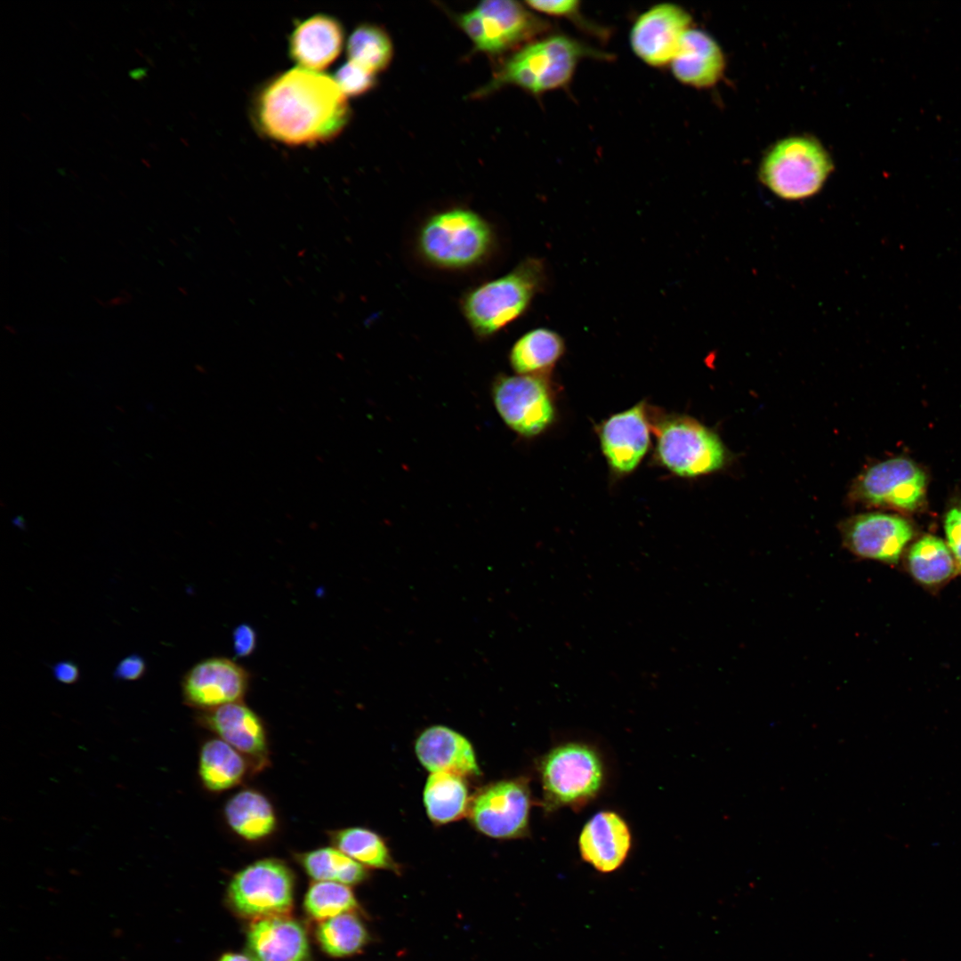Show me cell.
<instances>
[{
    "label": "cell",
    "instance_id": "6da1fadb",
    "mask_svg": "<svg viewBox=\"0 0 961 961\" xmlns=\"http://www.w3.org/2000/svg\"><path fill=\"white\" fill-rule=\"evenodd\" d=\"M351 116L347 96L334 77L296 67L258 91L253 118L265 137L290 146L315 145L339 135Z\"/></svg>",
    "mask_w": 961,
    "mask_h": 961
},
{
    "label": "cell",
    "instance_id": "7a4b0ae2",
    "mask_svg": "<svg viewBox=\"0 0 961 961\" xmlns=\"http://www.w3.org/2000/svg\"><path fill=\"white\" fill-rule=\"evenodd\" d=\"M608 60L611 55L563 34L537 38L519 48L497 69L478 94L504 85H515L532 94L562 88L585 59Z\"/></svg>",
    "mask_w": 961,
    "mask_h": 961
},
{
    "label": "cell",
    "instance_id": "3957f363",
    "mask_svg": "<svg viewBox=\"0 0 961 961\" xmlns=\"http://www.w3.org/2000/svg\"><path fill=\"white\" fill-rule=\"evenodd\" d=\"M545 278L542 262L527 258L508 273L464 293L460 306L472 332L480 338L489 337L520 318Z\"/></svg>",
    "mask_w": 961,
    "mask_h": 961
},
{
    "label": "cell",
    "instance_id": "277c9868",
    "mask_svg": "<svg viewBox=\"0 0 961 961\" xmlns=\"http://www.w3.org/2000/svg\"><path fill=\"white\" fill-rule=\"evenodd\" d=\"M495 243L493 230L481 215L467 208H451L431 215L416 238L420 255L430 264L461 270L482 262Z\"/></svg>",
    "mask_w": 961,
    "mask_h": 961
},
{
    "label": "cell",
    "instance_id": "5b68a950",
    "mask_svg": "<svg viewBox=\"0 0 961 961\" xmlns=\"http://www.w3.org/2000/svg\"><path fill=\"white\" fill-rule=\"evenodd\" d=\"M833 169L828 151L809 136H792L777 142L763 157L762 182L787 200L808 198L818 193Z\"/></svg>",
    "mask_w": 961,
    "mask_h": 961
},
{
    "label": "cell",
    "instance_id": "8992f818",
    "mask_svg": "<svg viewBox=\"0 0 961 961\" xmlns=\"http://www.w3.org/2000/svg\"><path fill=\"white\" fill-rule=\"evenodd\" d=\"M545 806L578 809L594 798L603 782L597 752L583 743H566L545 755L539 764Z\"/></svg>",
    "mask_w": 961,
    "mask_h": 961
},
{
    "label": "cell",
    "instance_id": "52a82bcc",
    "mask_svg": "<svg viewBox=\"0 0 961 961\" xmlns=\"http://www.w3.org/2000/svg\"><path fill=\"white\" fill-rule=\"evenodd\" d=\"M474 47L499 54L522 47L549 30L550 25L516 1L487 0L457 17Z\"/></svg>",
    "mask_w": 961,
    "mask_h": 961
},
{
    "label": "cell",
    "instance_id": "ba28073f",
    "mask_svg": "<svg viewBox=\"0 0 961 961\" xmlns=\"http://www.w3.org/2000/svg\"><path fill=\"white\" fill-rule=\"evenodd\" d=\"M657 456L680 477H697L722 468L725 450L718 436L687 416H670L656 428Z\"/></svg>",
    "mask_w": 961,
    "mask_h": 961
},
{
    "label": "cell",
    "instance_id": "9c48e42d",
    "mask_svg": "<svg viewBox=\"0 0 961 961\" xmlns=\"http://www.w3.org/2000/svg\"><path fill=\"white\" fill-rule=\"evenodd\" d=\"M491 399L501 420L515 434L530 438L544 432L554 419V407L543 376L498 375Z\"/></svg>",
    "mask_w": 961,
    "mask_h": 961
},
{
    "label": "cell",
    "instance_id": "30bf717a",
    "mask_svg": "<svg viewBox=\"0 0 961 961\" xmlns=\"http://www.w3.org/2000/svg\"><path fill=\"white\" fill-rule=\"evenodd\" d=\"M294 876L281 860L267 858L236 873L228 896L240 914L258 918L284 916L293 902Z\"/></svg>",
    "mask_w": 961,
    "mask_h": 961
},
{
    "label": "cell",
    "instance_id": "8fae6325",
    "mask_svg": "<svg viewBox=\"0 0 961 961\" xmlns=\"http://www.w3.org/2000/svg\"><path fill=\"white\" fill-rule=\"evenodd\" d=\"M927 477L912 460L894 457L864 472L852 489L855 501L866 505L912 512L924 503Z\"/></svg>",
    "mask_w": 961,
    "mask_h": 961
},
{
    "label": "cell",
    "instance_id": "7c38bea8",
    "mask_svg": "<svg viewBox=\"0 0 961 961\" xmlns=\"http://www.w3.org/2000/svg\"><path fill=\"white\" fill-rule=\"evenodd\" d=\"M529 809L528 783L514 779L483 787L470 800L467 813L480 833L492 838L510 839L527 832Z\"/></svg>",
    "mask_w": 961,
    "mask_h": 961
},
{
    "label": "cell",
    "instance_id": "4fadbf2b",
    "mask_svg": "<svg viewBox=\"0 0 961 961\" xmlns=\"http://www.w3.org/2000/svg\"><path fill=\"white\" fill-rule=\"evenodd\" d=\"M844 546L864 559L897 564L915 536L912 523L902 516L884 513L854 515L841 524Z\"/></svg>",
    "mask_w": 961,
    "mask_h": 961
},
{
    "label": "cell",
    "instance_id": "5bb4252c",
    "mask_svg": "<svg viewBox=\"0 0 961 961\" xmlns=\"http://www.w3.org/2000/svg\"><path fill=\"white\" fill-rule=\"evenodd\" d=\"M691 22L690 13L675 4L651 6L638 16L631 28V48L649 66L669 65Z\"/></svg>",
    "mask_w": 961,
    "mask_h": 961
},
{
    "label": "cell",
    "instance_id": "9a60e30c",
    "mask_svg": "<svg viewBox=\"0 0 961 961\" xmlns=\"http://www.w3.org/2000/svg\"><path fill=\"white\" fill-rule=\"evenodd\" d=\"M250 683L248 671L232 659L212 657L195 664L182 689L187 704L204 710L240 702Z\"/></svg>",
    "mask_w": 961,
    "mask_h": 961
},
{
    "label": "cell",
    "instance_id": "2e32d148",
    "mask_svg": "<svg viewBox=\"0 0 961 961\" xmlns=\"http://www.w3.org/2000/svg\"><path fill=\"white\" fill-rule=\"evenodd\" d=\"M205 725L248 762L253 771L269 763L267 732L260 716L242 701L206 710Z\"/></svg>",
    "mask_w": 961,
    "mask_h": 961
},
{
    "label": "cell",
    "instance_id": "e0dca14e",
    "mask_svg": "<svg viewBox=\"0 0 961 961\" xmlns=\"http://www.w3.org/2000/svg\"><path fill=\"white\" fill-rule=\"evenodd\" d=\"M650 430L643 402L611 416L602 424L601 448L613 471L628 473L638 466L650 446Z\"/></svg>",
    "mask_w": 961,
    "mask_h": 961
},
{
    "label": "cell",
    "instance_id": "ac0fdd59",
    "mask_svg": "<svg viewBox=\"0 0 961 961\" xmlns=\"http://www.w3.org/2000/svg\"><path fill=\"white\" fill-rule=\"evenodd\" d=\"M631 833L616 812L602 811L584 826L578 839L583 860L595 869L609 873L618 868L631 848Z\"/></svg>",
    "mask_w": 961,
    "mask_h": 961
},
{
    "label": "cell",
    "instance_id": "d6986e66",
    "mask_svg": "<svg viewBox=\"0 0 961 961\" xmlns=\"http://www.w3.org/2000/svg\"><path fill=\"white\" fill-rule=\"evenodd\" d=\"M344 41L343 28L333 16L314 14L294 28L288 52L300 68L320 71L339 56Z\"/></svg>",
    "mask_w": 961,
    "mask_h": 961
},
{
    "label": "cell",
    "instance_id": "ffe728a7",
    "mask_svg": "<svg viewBox=\"0 0 961 961\" xmlns=\"http://www.w3.org/2000/svg\"><path fill=\"white\" fill-rule=\"evenodd\" d=\"M415 752L431 773L448 772L465 778L480 774L473 747L459 732L442 725L425 729L416 739Z\"/></svg>",
    "mask_w": 961,
    "mask_h": 961
},
{
    "label": "cell",
    "instance_id": "44dd1931",
    "mask_svg": "<svg viewBox=\"0 0 961 961\" xmlns=\"http://www.w3.org/2000/svg\"><path fill=\"white\" fill-rule=\"evenodd\" d=\"M670 69L682 84L695 88H708L722 77L725 69L723 52L707 32L690 28L683 36Z\"/></svg>",
    "mask_w": 961,
    "mask_h": 961
},
{
    "label": "cell",
    "instance_id": "7402d4cb",
    "mask_svg": "<svg viewBox=\"0 0 961 961\" xmlns=\"http://www.w3.org/2000/svg\"><path fill=\"white\" fill-rule=\"evenodd\" d=\"M247 949L254 961H310L303 928L284 916L256 919L247 933Z\"/></svg>",
    "mask_w": 961,
    "mask_h": 961
},
{
    "label": "cell",
    "instance_id": "603a6c76",
    "mask_svg": "<svg viewBox=\"0 0 961 961\" xmlns=\"http://www.w3.org/2000/svg\"><path fill=\"white\" fill-rule=\"evenodd\" d=\"M223 815L229 828L240 838L258 842L276 830L278 818L269 798L262 792L245 788L225 804Z\"/></svg>",
    "mask_w": 961,
    "mask_h": 961
},
{
    "label": "cell",
    "instance_id": "cb8c5ba5",
    "mask_svg": "<svg viewBox=\"0 0 961 961\" xmlns=\"http://www.w3.org/2000/svg\"><path fill=\"white\" fill-rule=\"evenodd\" d=\"M564 348L559 334L538 327L525 333L513 343L508 359L516 375L544 376L562 356Z\"/></svg>",
    "mask_w": 961,
    "mask_h": 961
},
{
    "label": "cell",
    "instance_id": "d4e9b609",
    "mask_svg": "<svg viewBox=\"0 0 961 961\" xmlns=\"http://www.w3.org/2000/svg\"><path fill=\"white\" fill-rule=\"evenodd\" d=\"M247 760L221 739L206 741L199 755V777L205 787L222 792L238 786L249 771Z\"/></svg>",
    "mask_w": 961,
    "mask_h": 961
},
{
    "label": "cell",
    "instance_id": "484cf974",
    "mask_svg": "<svg viewBox=\"0 0 961 961\" xmlns=\"http://www.w3.org/2000/svg\"><path fill=\"white\" fill-rule=\"evenodd\" d=\"M907 567L917 583L930 588L938 587L958 575L949 546L933 535H925L911 545L907 553Z\"/></svg>",
    "mask_w": 961,
    "mask_h": 961
},
{
    "label": "cell",
    "instance_id": "4316f807",
    "mask_svg": "<svg viewBox=\"0 0 961 961\" xmlns=\"http://www.w3.org/2000/svg\"><path fill=\"white\" fill-rule=\"evenodd\" d=\"M464 778L448 772H433L428 777L423 794L427 815L436 824L460 819L469 806Z\"/></svg>",
    "mask_w": 961,
    "mask_h": 961
},
{
    "label": "cell",
    "instance_id": "83f0119b",
    "mask_svg": "<svg viewBox=\"0 0 961 961\" xmlns=\"http://www.w3.org/2000/svg\"><path fill=\"white\" fill-rule=\"evenodd\" d=\"M296 860L316 881L356 884L367 877L365 867L335 846L295 854Z\"/></svg>",
    "mask_w": 961,
    "mask_h": 961
},
{
    "label": "cell",
    "instance_id": "f1b7e54d",
    "mask_svg": "<svg viewBox=\"0 0 961 961\" xmlns=\"http://www.w3.org/2000/svg\"><path fill=\"white\" fill-rule=\"evenodd\" d=\"M333 846L364 867L394 869V862L383 838L376 832L351 827L328 832Z\"/></svg>",
    "mask_w": 961,
    "mask_h": 961
},
{
    "label": "cell",
    "instance_id": "f546056e",
    "mask_svg": "<svg viewBox=\"0 0 961 961\" xmlns=\"http://www.w3.org/2000/svg\"><path fill=\"white\" fill-rule=\"evenodd\" d=\"M349 61L376 75L391 63L393 47L389 35L373 24H361L347 41Z\"/></svg>",
    "mask_w": 961,
    "mask_h": 961
},
{
    "label": "cell",
    "instance_id": "4dcf8cb0",
    "mask_svg": "<svg viewBox=\"0 0 961 961\" xmlns=\"http://www.w3.org/2000/svg\"><path fill=\"white\" fill-rule=\"evenodd\" d=\"M321 948L334 957L359 951L367 941V931L358 917L348 912L326 919L317 930Z\"/></svg>",
    "mask_w": 961,
    "mask_h": 961
},
{
    "label": "cell",
    "instance_id": "1f68e13d",
    "mask_svg": "<svg viewBox=\"0 0 961 961\" xmlns=\"http://www.w3.org/2000/svg\"><path fill=\"white\" fill-rule=\"evenodd\" d=\"M307 912L317 919H328L357 907V901L348 885L329 881H317L305 895Z\"/></svg>",
    "mask_w": 961,
    "mask_h": 961
},
{
    "label": "cell",
    "instance_id": "d6a6232c",
    "mask_svg": "<svg viewBox=\"0 0 961 961\" xmlns=\"http://www.w3.org/2000/svg\"><path fill=\"white\" fill-rule=\"evenodd\" d=\"M333 77L346 96L363 94L376 84L375 74L349 60L337 69Z\"/></svg>",
    "mask_w": 961,
    "mask_h": 961
},
{
    "label": "cell",
    "instance_id": "836d02e7",
    "mask_svg": "<svg viewBox=\"0 0 961 961\" xmlns=\"http://www.w3.org/2000/svg\"><path fill=\"white\" fill-rule=\"evenodd\" d=\"M578 1L575 0H531L526 1L525 4L535 12L549 16L565 18L573 20L577 26H581L585 29L594 32L597 31V28L590 24L588 20L583 18L580 12V5ZM598 30H601L599 28Z\"/></svg>",
    "mask_w": 961,
    "mask_h": 961
},
{
    "label": "cell",
    "instance_id": "e575fe53",
    "mask_svg": "<svg viewBox=\"0 0 961 961\" xmlns=\"http://www.w3.org/2000/svg\"><path fill=\"white\" fill-rule=\"evenodd\" d=\"M944 530L946 544L954 556L958 574H961V506L948 511L944 518Z\"/></svg>",
    "mask_w": 961,
    "mask_h": 961
},
{
    "label": "cell",
    "instance_id": "d590c367",
    "mask_svg": "<svg viewBox=\"0 0 961 961\" xmlns=\"http://www.w3.org/2000/svg\"><path fill=\"white\" fill-rule=\"evenodd\" d=\"M145 671L146 663L143 658L138 654H132L119 661L114 676L124 681H136L143 676Z\"/></svg>",
    "mask_w": 961,
    "mask_h": 961
},
{
    "label": "cell",
    "instance_id": "8d00e7d4",
    "mask_svg": "<svg viewBox=\"0 0 961 961\" xmlns=\"http://www.w3.org/2000/svg\"><path fill=\"white\" fill-rule=\"evenodd\" d=\"M235 653L238 657L249 656L256 647V634L248 625L242 624L233 632Z\"/></svg>",
    "mask_w": 961,
    "mask_h": 961
},
{
    "label": "cell",
    "instance_id": "74e56055",
    "mask_svg": "<svg viewBox=\"0 0 961 961\" xmlns=\"http://www.w3.org/2000/svg\"><path fill=\"white\" fill-rule=\"evenodd\" d=\"M54 678L61 683L71 684L79 678L78 666L72 661H60L52 667Z\"/></svg>",
    "mask_w": 961,
    "mask_h": 961
},
{
    "label": "cell",
    "instance_id": "f35d334b",
    "mask_svg": "<svg viewBox=\"0 0 961 961\" xmlns=\"http://www.w3.org/2000/svg\"><path fill=\"white\" fill-rule=\"evenodd\" d=\"M219 961H254V959L241 954L227 953Z\"/></svg>",
    "mask_w": 961,
    "mask_h": 961
},
{
    "label": "cell",
    "instance_id": "ab89813d",
    "mask_svg": "<svg viewBox=\"0 0 961 961\" xmlns=\"http://www.w3.org/2000/svg\"><path fill=\"white\" fill-rule=\"evenodd\" d=\"M146 73H147V69L139 68V69L131 70L129 72V75H130V77H132L134 79L141 80V79H143L145 77Z\"/></svg>",
    "mask_w": 961,
    "mask_h": 961
},
{
    "label": "cell",
    "instance_id": "60d3db41",
    "mask_svg": "<svg viewBox=\"0 0 961 961\" xmlns=\"http://www.w3.org/2000/svg\"><path fill=\"white\" fill-rule=\"evenodd\" d=\"M145 59L148 61V63H149L152 67H155L154 61L151 60V58H149V56H145Z\"/></svg>",
    "mask_w": 961,
    "mask_h": 961
},
{
    "label": "cell",
    "instance_id": "b9f144b4",
    "mask_svg": "<svg viewBox=\"0 0 961 961\" xmlns=\"http://www.w3.org/2000/svg\"><path fill=\"white\" fill-rule=\"evenodd\" d=\"M149 145L154 149H158V146L154 142H149Z\"/></svg>",
    "mask_w": 961,
    "mask_h": 961
},
{
    "label": "cell",
    "instance_id": "7bdbcfd3",
    "mask_svg": "<svg viewBox=\"0 0 961 961\" xmlns=\"http://www.w3.org/2000/svg\"><path fill=\"white\" fill-rule=\"evenodd\" d=\"M141 162H142V163H143V164H144V165H145L146 166H148V167H149V166H150L149 163V162H148V161H147V160H146L145 158H141Z\"/></svg>",
    "mask_w": 961,
    "mask_h": 961
},
{
    "label": "cell",
    "instance_id": "ee69618b",
    "mask_svg": "<svg viewBox=\"0 0 961 961\" xmlns=\"http://www.w3.org/2000/svg\"><path fill=\"white\" fill-rule=\"evenodd\" d=\"M21 115H22L23 117H26V118H27L28 120H30V117H29V116H28V115H27V113H25V112H21Z\"/></svg>",
    "mask_w": 961,
    "mask_h": 961
},
{
    "label": "cell",
    "instance_id": "f6af8a7d",
    "mask_svg": "<svg viewBox=\"0 0 961 961\" xmlns=\"http://www.w3.org/2000/svg\"><path fill=\"white\" fill-rule=\"evenodd\" d=\"M144 121H145V122H146V123H147L148 125H151V120H150V119H149V118H147V117H144Z\"/></svg>",
    "mask_w": 961,
    "mask_h": 961
},
{
    "label": "cell",
    "instance_id": "bcb514c9",
    "mask_svg": "<svg viewBox=\"0 0 961 961\" xmlns=\"http://www.w3.org/2000/svg\"><path fill=\"white\" fill-rule=\"evenodd\" d=\"M68 21L75 29H77V26L71 20H68Z\"/></svg>",
    "mask_w": 961,
    "mask_h": 961
},
{
    "label": "cell",
    "instance_id": "7dc6e473",
    "mask_svg": "<svg viewBox=\"0 0 961 961\" xmlns=\"http://www.w3.org/2000/svg\"><path fill=\"white\" fill-rule=\"evenodd\" d=\"M134 50H135V52H138V53H139V54H140L141 56H143V53H142V52H141V51H140V50H139L138 48H134Z\"/></svg>",
    "mask_w": 961,
    "mask_h": 961
},
{
    "label": "cell",
    "instance_id": "c3c4849f",
    "mask_svg": "<svg viewBox=\"0 0 961 961\" xmlns=\"http://www.w3.org/2000/svg\"><path fill=\"white\" fill-rule=\"evenodd\" d=\"M104 140H105V141H106V142H107L108 144H109L110 146H113V144L111 143V141H109L108 139H104Z\"/></svg>",
    "mask_w": 961,
    "mask_h": 961
},
{
    "label": "cell",
    "instance_id": "681fc988",
    "mask_svg": "<svg viewBox=\"0 0 961 961\" xmlns=\"http://www.w3.org/2000/svg\"><path fill=\"white\" fill-rule=\"evenodd\" d=\"M70 149H72V150H73V151H74V152H75L76 154H79V153H78V151H77V150H76V149H74V148H72V147H70Z\"/></svg>",
    "mask_w": 961,
    "mask_h": 961
},
{
    "label": "cell",
    "instance_id": "f907efd6",
    "mask_svg": "<svg viewBox=\"0 0 961 961\" xmlns=\"http://www.w3.org/2000/svg\"><path fill=\"white\" fill-rule=\"evenodd\" d=\"M139 30L143 36H145V33L143 32V30H141V28H139Z\"/></svg>",
    "mask_w": 961,
    "mask_h": 961
}]
</instances>
